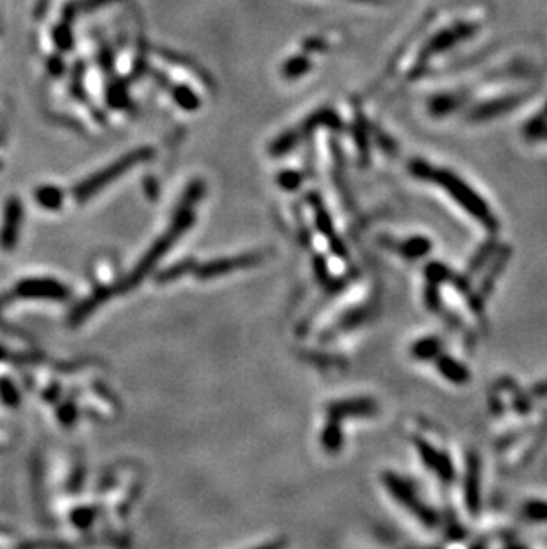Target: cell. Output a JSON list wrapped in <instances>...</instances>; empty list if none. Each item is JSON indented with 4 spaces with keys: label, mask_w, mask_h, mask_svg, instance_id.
Masks as SVG:
<instances>
[{
    "label": "cell",
    "mask_w": 547,
    "mask_h": 549,
    "mask_svg": "<svg viewBox=\"0 0 547 549\" xmlns=\"http://www.w3.org/2000/svg\"><path fill=\"white\" fill-rule=\"evenodd\" d=\"M190 269H194V263L190 262V260H189V262L178 263V265L173 267V269L166 270V272H163L162 276H160V281H173V279H176V277L182 276V274L189 272Z\"/></svg>",
    "instance_id": "cell-27"
},
{
    "label": "cell",
    "mask_w": 547,
    "mask_h": 549,
    "mask_svg": "<svg viewBox=\"0 0 547 549\" xmlns=\"http://www.w3.org/2000/svg\"><path fill=\"white\" fill-rule=\"evenodd\" d=\"M425 279L432 281V283L446 284V286H452L453 290L462 296V299L466 300L469 310L473 311V315H476L478 319H485V306L487 303H483L478 296H476L475 288H473V279H469L464 272H457V270L450 269L446 263L443 262H430L425 267Z\"/></svg>",
    "instance_id": "cell-5"
},
{
    "label": "cell",
    "mask_w": 547,
    "mask_h": 549,
    "mask_svg": "<svg viewBox=\"0 0 547 549\" xmlns=\"http://www.w3.org/2000/svg\"><path fill=\"white\" fill-rule=\"evenodd\" d=\"M528 393L532 395L533 400H535V398H547V379L539 381V383L533 384V386L529 388Z\"/></svg>",
    "instance_id": "cell-31"
},
{
    "label": "cell",
    "mask_w": 547,
    "mask_h": 549,
    "mask_svg": "<svg viewBox=\"0 0 547 549\" xmlns=\"http://www.w3.org/2000/svg\"><path fill=\"white\" fill-rule=\"evenodd\" d=\"M499 239L496 233H490L489 239L483 240L482 244H480L478 247H476V251L473 253V256L469 258V262H468V267H466V270H464V274L469 277V279H473L475 276H478L480 272H482L483 269H485L487 263L492 260V256H494V253L498 251L499 247Z\"/></svg>",
    "instance_id": "cell-14"
},
{
    "label": "cell",
    "mask_w": 547,
    "mask_h": 549,
    "mask_svg": "<svg viewBox=\"0 0 547 549\" xmlns=\"http://www.w3.org/2000/svg\"><path fill=\"white\" fill-rule=\"evenodd\" d=\"M445 350V341L441 340L435 334H430V336H423L419 340H416L414 343L410 345V357H414L416 361H421V363H426V361H433L439 354Z\"/></svg>",
    "instance_id": "cell-16"
},
{
    "label": "cell",
    "mask_w": 547,
    "mask_h": 549,
    "mask_svg": "<svg viewBox=\"0 0 547 549\" xmlns=\"http://www.w3.org/2000/svg\"><path fill=\"white\" fill-rule=\"evenodd\" d=\"M342 421L331 420V423H327V427L322 432V444L327 451L336 454L339 451V448L343 447V430H342Z\"/></svg>",
    "instance_id": "cell-19"
},
{
    "label": "cell",
    "mask_w": 547,
    "mask_h": 549,
    "mask_svg": "<svg viewBox=\"0 0 547 549\" xmlns=\"http://www.w3.org/2000/svg\"><path fill=\"white\" fill-rule=\"evenodd\" d=\"M382 484L388 489V493L391 494L393 500L398 505H402L410 515H414L423 527L430 528V530H435V528L441 527V514L419 496L418 489H416L412 482L407 480L405 477H400L398 473L386 471V473H382Z\"/></svg>",
    "instance_id": "cell-3"
},
{
    "label": "cell",
    "mask_w": 547,
    "mask_h": 549,
    "mask_svg": "<svg viewBox=\"0 0 547 549\" xmlns=\"http://www.w3.org/2000/svg\"><path fill=\"white\" fill-rule=\"evenodd\" d=\"M203 192H205V183L203 182L190 183L189 189H187V192H185V196L182 197L178 209H176L175 219H173L171 226L163 231L162 237H160V239L156 240V242L153 244L151 247H149L148 253L142 256L141 262L137 263V267L133 269V272L130 274L128 279H126L125 290L126 288H133L135 284L141 283V281L144 279L146 274H148L149 270H151L153 267L156 265V262H158L160 258L166 256V253L169 251V247L175 246V244L178 242L180 237H182L183 233H185V231L189 230L192 224H194V219H196L194 206H196V203H198V201L203 197Z\"/></svg>",
    "instance_id": "cell-2"
},
{
    "label": "cell",
    "mask_w": 547,
    "mask_h": 549,
    "mask_svg": "<svg viewBox=\"0 0 547 549\" xmlns=\"http://www.w3.org/2000/svg\"><path fill=\"white\" fill-rule=\"evenodd\" d=\"M433 364H435V370L439 371V375L455 386H466L468 383H471V370L453 356L441 352L433 359Z\"/></svg>",
    "instance_id": "cell-13"
},
{
    "label": "cell",
    "mask_w": 547,
    "mask_h": 549,
    "mask_svg": "<svg viewBox=\"0 0 547 549\" xmlns=\"http://www.w3.org/2000/svg\"><path fill=\"white\" fill-rule=\"evenodd\" d=\"M59 418L62 420V423H73V420H75V409H73L72 406H62L61 409H59Z\"/></svg>",
    "instance_id": "cell-32"
},
{
    "label": "cell",
    "mask_w": 547,
    "mask_h": 549,
    "mask_svg": "<svg viewBox=\"0 0 547 549\" xmlns=\"http://www.w3.org/2000/svg\"><path fill=\"white\" fill-rule=\"evenodd\" d=\"M262 262V254L251 253V254H238V256H228V258H219V260H213V262L205 263V265L198 267L196 274H198L199 279L208 281L213 277H221L226 274L236 272V270L249 269V267H255L256 263Z\"/></svg>",
    "instance_id": "cell-10"
},
{
    "label": "cell",
    "mask_w": 547,
    "mask_h": 549,
    "mask_svg": "<svg viewBox=\"0 0 547 549\" xmlns=\"http://www.w3.org/2000/svg\"><path fill=\"white\" fill-rule=\"evenodd\" d=\"M529 430H532V428L525 427V428H519V430L508 432V434H505V436H501L498 441H496V450H498V451H506V450H508V448H512L513 444L519 443V441H521L522 437H525Z\"/></svg>",
    "instance_id": "cell-25"
},
{
    "label": "cell",
    "mask_w": 547,
    "mask_h": 549,
    "mask_svg": "<svg viewBox=\"0 0 547 549\" xmlns=\"http://www.w3.org/2000/svg\"><path fill=\"white\" fill-rule=\"evenodd\" d=\"M171 93H173V98H175V102L178 103V105L182 107L183 110H189V112H192V110H198L199 105H201V100H199L198 96L194 95V91H192V89L187 88V86H173Z\"/></svg>",
    "instance_id": "cell-20"
},
{
    "label": "cell",
    "mask_w": 547,
    "mask_h": 549,
    "mask_svg": "<svg viewBox=\"0 0 547 549\" xmlns=\"http://www.w3.org/2000/svg\"><path fill=\"white\" fill-rule=\"evenodd\" d=\"M512 409L515 411L519 416H528L533 409V398L529 393H525L521 388H515L512 391Z\"/></svg>",
    "instance_id": "cell-23"
},
{
    "label": "cell",
    "mask_w": 547,
    "mask_h": 549,
    "mask_svg": "<svg viewBox=\"0 0 547 549\" xmlns=\"http://www.w3.org/2000/svg\"><path fill=\"white\" fill-rule=\"evenodd\" d=\"M379 413V404L373 398L358 397V398H345V400L335 402L329 407V416L335 421H342L345 418H368L375 416Z\"/></svg>",
    "instance_id": "cell-12"
},
{
    "label": "cell",
    "mask_w": 547,
    "mask_h": 549,
    "mask_svg": "<svg viewBox=\"0 0 547 549\" xmlns=\"http://www.w3.org/2000/svg\"><path fill=\"white\" fill-rule=\"evenodd\" d=\"M8 357V352H6L4 347H0V359H6Z\"/></svg>",
    "instance_id": "cell-34"
},
{
    "label": "cell",
    "mask_w": 547,
    "mask_h": 549,
    "mask_svg": "<svg viewBox=\"0 0 547 549\" xmlns=\"http://www.w3.org/2000/svg\"><path fill=\"white\" fill-rule=\"evenodd\" d=\"M443 523L446 524V537L450 541H462L466 538V528L459 523V519L455 517L453 514L450 515H443Z\"/></svg>",
    "instance_id": "cell-26"
},
{
    "label": "cell",
    "mask_w": 547,
    "mask_h": 549,
    "mask_svg": "<svg viewBox=\"0 0 547 549\" xmlns=\"http://www.w3.org/2000/svg\"><path fill=\"white\" fill-rule=\"evenodd\" d=\"M0 531H2V534H4V528H2V527H0Z\"/></svg>",
    "instance_id": "cell-35"
},
{
    "label": "cell",
    "mask_w": 547,
    "mask_h": 549,
    "mask_svg": "<svg viewBox=\"0 0 547 549\" xmlns=\"http://www.w3.org/2000/svg\"><path fill=\"white\" fill-rule=\"evenodd\" d=\"M409 173L418 180L430 182L433 185L441 187L443 190H446V194L453 201H457L460 209L466 213H469L483 230H487L489 233H498L499 231L501 223L494 216V212L490 210L489 203L471 185L464 182L459 175H455V173L448 169H437L432 164L419 159L410 160Z\"/></svg>",
    "instance_id": "cell-1"
},
{
    "label": "cell",
    "mask_w": 547,
    "mask_h": 549,
    "mask_svg": "<svg viewBox=\"0 0 547 549\" xmlns=\"http://www.w3.org/2000/svg\"><path fill=\"white\" fill-rule=\"evenodd\" d=\"M23 223V205L20 197H9L4 209V219L0 227V247L4 251L15 249L20 239V230Z\"/></svg>",
    "instance_id": "cell-11"
},
{
    "label": "cell",
    "mask_w": 547,
    "mask_h": 549,
    "mask_svg": "<svg viewBox=\"0 0 547 549\" xmlns=\"http://www.w3.org/2000/svg\"><path fill=\"white\" fill-rule=\"evenodd\" d=\"M62 39H65V48H68V46L72 45V39H69V32H68V29H66V27H61V29H59V31L55 32V41H58L59 45H61Z\"/></svg>",
    "instance_id": "cell-33"
},
{
    "label": "cell",
    "mask_w": 547,
    "mask_h": 549,
    "mask_svg": "<svg viewBox=\"0 0 547 549\" xmlns=\"http://www.w3.org/2000/svg\"><path fill=\"white\" fill-rule=\"evenodd\" d=\"M279 183H281L285 189H295V187H299L300 183V175H297V173H292V171H286V173H281V176H279Z\"/></svg>",
    "instance_id": "cell-29"
},
{
    "label": "cell",
    "mask_w": 547,
    "mask_h": 549,
    "mask_svg": "<svg viewBox=\"0 0 547 549\" xmlns=\"http://www.w3.org/2000/svg\"><path fill=\"white\" fill-rule=\"evenodd\" d=\"M521 515L535 524H547V501L546 500H528L522 503Z\"/></svg>",
    "instance_id": "cell-18"
},
{
    "label": "cell",
    "mask_w": 547,
    "mask_h": 549,
    "mask_svg": "<svg viewBox=\"0 0 547 549\" xmlns=\"http://www.w3.org/2000/svg\"><path fill=\"white\" fill-rule=\"evenodd\" d=\"M489 409L490 413H492V416H503V414L506 413L505 402L501 400L499 393H496V391H490L489 395Z\"/></svg>",
    "instance_id": "cell-28"
},
{
    "label": "cell",
    "mask_w": 547,
    "mask_h": 549,
    "mask_svg": "<svg viewBox=\"0 0 547 549\" xmlns=\"http://www.w3.org/2000/svg\"><path fill=\"white\" fill-rule=\"evenodd\" d=\"M72 517H73V523L79 524V527H88L93 515L88 508H79V510L73 512Z\"/></svg>",
    "instance_id": "cell-30"
},
{
    "label": "cell",
    "mask_w": 547,
    "mask_h": 549,
    "mask_svg": "<svg viewBox=\"0 0 547 549\" xmlns=\"http://www.w3.org/2000/svg\"><path fill=\"white\" fill-rule=\"evenodd\" d=\"M15 296L20 299H46L66 300L69 297L68 288L52 277H29L15 286Z\"/></svg>",
    "instance_id": "cell-9"
},
{
    "label": "cell",
    "mask_w": 547,
    "mask_h": 549,
    "mask_svg": "<svg viewBox=\"0 0 547 549\" xmlns=\"http://www.w3.org/2000/svg\"><path fill=\"white\" fill-rule=\"evenodd\" d=\"M512 256H513V247L510 246V244H499L498 251L494 253L492 260H490V262L485 265V269L482 270L483 276L482 279H480L478 286L475 288V292L483 303H487V300L490 299V296H492V292H494L496 284H498L499 277L505 274Z\"/></svg>",
    "instance_id": "cell-8"
},
{
    "label": "cell",
    "mask_w": 547,
    "mask_h": 549,
    "mask_svg": "<svg viewBox=\"0 0 547 549\" xmlns=\"http://www.w3.org/2000/svg\"><path fill=\"white\" fill-rule=\"evenodd\" d=\"M412 444H414L416 451H418L419 458H421L423 466L432 471L443 484L450 485L455 482L457 470L455 464H453V458L450 457L448 451L439 450V448L433 447L428 439L419 436L412 437Z\"/></svg>",
    "instance_id": "cell-6"
},
{
    "label": "cell",
    "mask_w": 547,
    "mask_h": 549,
    "mask_svg": "<svg viewBox=\"0 0 547 549\" xmlns=\"http://www.w3.org/2000/svg\"><path fill=\"white\" fill-rule=\"evenodd\" d=\"M0 398H2V402L9 407H16L20 404L18 390H16V386L8 377H2V379H0Z\"/></svg>",
    "instance_id": "cell-24"
},
{
    "label": "cell",
    "mask_w": 547,
    "mask_h": 549,
    "mask_svg": "<svg viewBox=\"0 0 547 549\" xmlns=\"http://www.w3.org/2000/svg\"><path fill=\"white\" fill-rule=\"evenodd\" d=\"M151 157H153V152L149 148H139L132 153H126L125 157H121L119 160L112 162L109 167L98 171V173H95L93 176H89L88 180L79 183V185L75 187V190H73V196H75L76 201L84 203V201L91 199L93 196H96L100 190L109 187L112 182H116L119 176L128 173L130 169L137 167L139 164L146 162V160L151 159Z\"/></svg>",
    "instance_id": "cell-4"
},
{
    "label": "cell",
    "mask_w": 547,
    "mask_h": 549,
    "mask_svg": "<svg viewBox=\"0 0 547 549\" xmlns=\"http://www.w3.org/2000/svg\"><path fill=\"white\" fill-rule=\"evenodd\" d=\"M311 70V61H309L308 57L306 55H295L292 57V59H288V61L285 62V66H283V77L288 80H293V79H299V77L306 75V73Z\"/></svg>",
    "instance_id": "cell-21"
},
{
    "label": "cell",
    "mask_w": 547,
    "mask_h": 549,
    "mask_svg": "<svg viewBox=\"0 0 547 549\" xmlns=\"http://www.w3.org/2000/svg\"><path fill=\"white\" fill-rule=\"evenodd\" d=\"M388 246L393 247L405 260L416 262V260L425 258L432 251V240L426 239V237L416 235L409 237V239L402 240V242H388Z\"/></svg>",
    "instance_id": "cell-15"
},
{
    "label": "cell",
    "mask_w": 547,
    "mask_h": 549,
    "mask_svg": "<svg viewBox=\"0 0 547 549\" xmlns=\"http://www.w3.org/2000/svg\"><path fill=\"white\" fill-rule=\"evenodd\" d=\"M439 288H441L439 284L432 283V281H426L425 290H423V303H425L426 310L437 315L441 313V310L445 307L441 290H439Z\"/></svg>",
    "instance_id": "cell-22"
},
{
    "label": "cell",
    "mask_w": 547,
    "mask_h": 549,
    "mask_svg": "<svg viewBox=\"0 0 547 549\" xmlns=\"http://www.w3.org/2000/svg\"><path fill=\"white\" fill-rule=\"evenodd\" d=\"M482 458L476 451L466 454V468H464V503L469 515L476 517L482 510Z\"/></svg>",
    "instance_id": "cell-7"
},
{
    "label": "cell",
    "mask_w": 547,
    "mask_h": 549,
    "mask_svg": "<svg viewBox=\"0 0 547 549\" xmlns=\"http://www.w3.org/2000/svg\"><path fill=\"white\" fill-rule=\"evenodd\" d=\"M65 199V194L61 189L53 185H43L36 190V201L46 210H59Z\"/></svg>",
    "instance_id": "cell-17"
}]
</instances>
